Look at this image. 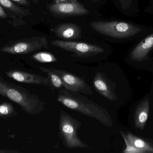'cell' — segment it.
Returning a JSON list of instances; mask_svg holds the SVG:
<instances>
[{"label": "cell", "mask_w": 153, "mask_h": 153, "mask_svg": "<svg viewBox=\"0 0 153 153\" xmlns=\"http://www.w3.org/2000/svg\"><path fill=\"white\" fill-rule=\"evenodd\" d=\"M13 2L19 4L26 6H30V4L28 0H11Z\"/></svg>", "instance_id": "cell-21"}, {"label": "cell", "mask_w": 153, "mask_h": 153, "mask_svg": "<svg viewBox=\"0 0 153 153\" xmlns=\"http://www.w3.org/2000/svg\"><path fill=\"white\" fill-rule=\"evenodd\" d=\"M0 95L19 105L30 115H39L45 109V104L36 94H31L23 87L5 81L0 76Z\"/></svg>", "instance_id": "cell-2"}, {"label": "cell", "mask_w": 153, "mask_h": 153, "mask_svg": "<svg viewBox=\"0 0 153 153\" xmlns=\"http://www.w3.org/2000/svg\"><path fill=\"white\" fill-rule=\"evenodd\" d=\"M92 1H93L94 2L97 1H99V0H92Z\"/></svg>", "instance_id": "cell-26"}, {"label": "cell", "mask_w": 153, "mask_h": 153, "mask_svg": "<svg viewBox=\"0 0 153 153\" xmlns=\"http://www.w3.org/2000/svg\"><path fill=\"white\" fill-rule=\"evenodd\" d=\"M48 43L45 37H32L10 41L1 49L0 51L12 54H25L42 49H49Z\"/></svg>", "instance_id": "cell-5"}, {"label": "cell", "mask_w": 153, "mask_h": 153, "mask_svg": "<svg viewBox=\"0 0 153 153\" xmlns=\"http://www.w3.org/2000/svg\"><path fill=\"white\" fill-rule=\"evenodd\" d=\"M18 115L16 109L10 102H4L0 103V119H8Z\"/></svg>", "instance_id": "cell-17"}, {"label": "cell", "mask_w": 153, "mask_h": 153, "mask_svg": "<svg viewBox=\"0 0 153 153\" xmlns=\"http://www.w3.org/2000/svg\"><path fill=\"white\" fill-rule=\"evenodd\" d=\"M74 0H54L55 3L65 2H70Z\"/></svg>", "instance_id": "cell-24"}, {"label": "cell", "mask_w": 153, "mask_h": 153, "mask_svg": "<svg viewBox=\"0 0 153 153\" xmlns=\"http://www.w3.org/2000/svg\"><path fill=\"white\" fill-rule=\"evenodd\" d=\"M0 18L2 19H5L7 18V13H6L1 4H0Z\"/></svg>", "instance_id": "cell-22"}, {"label": "cell", "mask_w": 153, "mask_h": 153, "mask_svg": "<svg viewBox=\"0 0 153 153\" xmlns=\"http://www.w3.org/2000/svg\"><path fill=\"white\" fill-rule=\"evenodd\" d=\"M34 3H37L38 2L39 0H31Z\"/></svg>", "instance_id": "cell-25"}, {"label": "cell", "mask_w": 153, "mask_h": 153, "mask_svg": "<svg viewBox=\"0 0 153 153\" xmlns=\"http://www.w3.org/2000/svg\"><path fill=\"white\" fill-rule=\"evenodd\" d=\"M81 125L80 121L61 110L59 119L60 133L65 147L70 149L90 148L78 137L77 132Z\"/></svg>", "instance_id": "cell-3"}, {"label": "cell", "mask_w": 153, "mask_h": 153, "mask_svg": "<svg viewBox=\"0 0 153 153\" xmlns=\"http://www.w3.org/2000/svg\"><path fill=\"white\" fill-rule=\"evenodd\" d=\"M120 5L123 9L129 8L131 5L133 0H119Z\"/></svg>", "instance_id": "cell-20"}, {"label": "cell", "mask_w": 153, "mask_h": 153, "mask_svg": "<svg viewBox=\"0 0 153 153\" xmlns=\"http://www.w3.org/2000/svg\"><path fill=\"white\" fill-rule=\"evenodd\" d=\"M62 79L65 89L75 92L85 94H91L93 91L90 86L82 78L64 70L51 68Z\"/></svg>", "instance_id": "cell-8"}, {"label": "cell", "mask_w": 153, "mask_h": 153, "mask_svg": "<svg viewBox=\"0 0 153 153\" xmlns=\"http://www.w3.org/2000/svg\"><path fill=\"white\" fill-rule=\"evenodd\" d=\"M0 143H1V141H0ZM18 152H18V151H13V150H6L0 149V153H15Z\"/></svg>", "instance_id": "cell-23"}, {"label": "cell", "mask_w": 153, "mask_h": 153, "mask_svg": "<svg viewBox=\"0 0 153 153\" xmlns=\"http://www.w3.org/2000/svg\"><path fill=\"white\" fill-rule=\"evenodd\" d=\"M93 84L98 93L109 100L113 101L117 99L115 92L116 83L104 73L97 72L94 78Z\"/></svg>", "instance_id": "cell-10"}, {"label": "cell", "mask_w": 153, "mask_h": 153, "mask_svg": "<svg viewBox=\"0 0 153 153\" xmlns=\"http://www.w3.org/2000/svg\"><path fill=\"white\" fill-rule=\"evenodd\" d=\"M48 9L54 16L57 17L81 16L90 13L89 10L77 0L65 2L54 3L48 4Z\"/></svg>", "instance_id": "cell-7"}, {"label": "cell", "mask_w": 153, "mask_h": 153, "mask_svg": "<svg viewBox=\"0 0 153 153\" xmlns=\"http://www.w3.org/2000/svg\"><path fill=\"white\" fill-rule=\"evenodd\" d=\"M126 142V147L123 151V152L125 153H142L139 150L137 149L132 145L130 144L127 142Z\"/></svg>", "instance_id": "cell-19"}, {"label": "cell", "mask_w": 153, "mask_h": 153, "mask_svg": "<svg viewBox=\"0 0 153 153\" xmlns=\"http://www.w3.org/2000/svg\"><path fill=\"white\" fill-rule=\"evenodd\" d=\"M52 46L72 52L76 57H88L103 53L104 49L97 45L84 42L56 40L50 42Z\"/></svg>", "instance_id": "cell-6"}, {"label": "cell", "mask_w": 153, "mask_h": 153, "mask_svg": "<svg viewBox=\"0 0 153 153\" xmlns=\"http://www.w3.org/2000/svg\"><path fill=\"white\" fill-rule=\"evenodd\" d=\"M5 73L9 78L19 82L45 85L52 88L51 83L48 77L15 69L8 70L5 72Z\"/></svg>", "instance_id": "cell-9"}, {"label": "cell", "mask_w": 153, "mask_h": 153, "mask_svg": "<svg viewBox=\"0 0 153 153\" xmlns=\"http://www.w3.org/2000/svg\"><path fill=\"white\" fill-rule=\"evenodd\" d=\"M120 134L123 137L125 142L132 145L137 149L139 150L142 153H153V146L141 138L135 136L130 133L127 134L120 131Z\"/></svg>", "instance_id": "cell-14"}, {"label": "cell", "mask_w": 153, "mask_h": 153, "mask_svg": "<svg viewBox=\"0 0 153 153\" xmlns=\"http://www.w3.org/2000/svg\"><path fill=\"white\" fill-rule=\"evenodd\" d=\"M153 47V33L146 37L133 49L130 54V58L137 62L143 61Z\"/></svg>", "instance_id": "cell-12"}, {"label": "cell", "mask_w": 153, "mask_h": 153, "mask_svg": "<svg viewBox=\"0 0 153 153\" xmlns=\"http://www.w3.org/2000/svg\"><path fill=\"white\" fill-rule=\"evenodd\" d=\"M31 58L37 62L44 63H54L57 61L56 57L49 52H38L32 55Z\"/></svg>", "instance_id": "cell-18"}, {"label": "cell", "mask_w": 153, "mask_h": 153, "mask_svg": "<svg viewBox=\"0 0 153 153\" xmlns=\"http://www.w3.org/2000/svg\"><path fill=\"white\" fill-rule=\"evenodd\" d=\"M150 109L148 99H146L137 106L135 111V125L137 128L143 129L148 119Z\"/></svg>", "instance_id": "cell-13"}, {"label": "cell", "mask_w": 153, "mask_h": 153, "mask_svg": "<svg viewBox=\"0 0 153 153\" xmlns=\"http://www.w3.org/2000/svg\"><path fill=\"white\" fill-rule=\"evenodd\" d=\"M57 99L68 108L94 119L105 126H112V119L108 111L79 93L61 89L58 90Z\"/></svg>", "instance_id": "cell-1"}, {"label": "cell", "mask_w": 153, "mask_h": 153, "mask_svg": "<svg viewBox=\"0 0 153 153\" xmlns=\"http://www.w3.org/2000/svg\"><path fill=\"white\" fill-rule=\"evenodd\" d=\"M56 36L61 39L67 40L79 39L82 37L81 28L72 23L58 24L52 29Z\"/></svg>", "instance_id": "cell-11"}, {"label": "cell", "mask_w": 153, "mask_h": 153, "mask_svg": "<svg viewBox=\"0 0 153 153\" xmlns=\"http://www.w3.org/2000/svg\"><path fill=\"white\" fill-rule=\"evenodd\" d=\"M39 69L43 72L47 74L48 78L51 83L52 88L55 89H65L64 84L60 76L53 72L51 68L44 67H39Z\"/></svg>", "instance_id": "cell-16"}, {"label": "cell", "mask_w": 153, "mask_h": 153, "mask_svg": "<svg viewBox=\"0 0 153 153\" xmlns=\"http://www.w3.org/2000/svg\"><path fill=\"white\" fill-rule=\"evenodd\" d=\"M91 28L97 32L115 38H125L133 37L142 31V29L124 22H93L90 25Z\"/></svg>", "instance_id": "cell-4"}, {"label": "cell", "mask_w": 153, "mask_h": 153, "mask_svg": "<svg viewBox=\"0 0 153 153\" xmlns=\"http://www.w3.org/2000/svg\"><path fill=\"white\" fill-rule=\"evenodd\" d=\"M0 4L4 8L13 13L14 15L20 17L28 16L31 14L29 10L18 6L11 0H0Z\"/></svg>", "instance_id": "cell-15"}]
</instances>
